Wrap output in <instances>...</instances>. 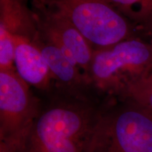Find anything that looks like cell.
Returning a JSON list of instances; mask_svg holds the SVG:
<instances>
[{"label": "cell", "instance_id": "6da1fadb", "mask_svg": "<svg viewBox=\"0 0 152 152\" xmlns=\"http://www.w3.org/2000/svg\"><path fill=\"white\" fill-rule=\"evenodd\" d=\"M18 152H90L111 100L75 97L52 90Z\"/></svg>", "mask_w": 152, "mask_h": 152}, {"label": "cell", "instance_id": "7a4b0ae2", "mask_svg": "<svg viewBox=\"0 0 152 152\" xmlns=\"http://www.w3.org/2000/svg\"><path fill=\"white\" fill-rule=\"evenodd\" d=\"M152 77V41L134 37L96 48L89 77L105 99L120 100L138 83Z\"/></svg>", "mask_w": 152, "mask_h": 152}, {"label": "cell", "instance_id": "3957f363", "mask_svg": "<svg viewBox=\"0 0 152 152\" xmlns=\"http://www.w3.org/2000/svg\"><path fill=\"white\" fill-rule=\"evenodd\" d=\"M90 152H152V111L128 99L112 101Z\"/></svg>", "mask_w": 152, "mask_h": 152}, {"label": "cell", "instance_id": "277c9868", "mask_svg": "<svg viewBox=\"0 0 152 152\" xmlns=\"http://www.w3.org/2000/svg\"><path fill=\"white\" fill-rule=\"evenodd\" d=\"M73 23L94 49L136 37L134 26L108 0H36Z\"/></svg>", "mask_w": 152, "mask_h": 152}, {"label": "cell", "instance_id": "5b68a950", "mask_svg": "<svg viewBox=\"0 0 152 152\" xmlns=\"http://www.w3.org/2000/svg\"><path fill=\"white\" fill-rule=\"evenodd\" d=\"M15 68L0 70V141L19 147L41 109L42 100Z\"/></svg>", "mask_w": 152, "mask_h": 152}, {"label": "cell", "instance_id": "8992f818", "mask_svg": "<svg viewBox=\"0 0 152 152\" xmlns=\"http://www.w3.org/2000/svg\"><path fill=\"white\" fill-rule=\"evenodd\" d=\"M38 33L58 47L89 77L94 47L72 23L58 11L30 0Z\"/></svg>", "mask_w": 152, "mask_h": 152}, {"label": "cell", "instance_id": "52a82bcc", "mask_svg": "<svg viewBox=\"0 0 152 152\" xmlns=\"http://www.w3.org/2000/svg\"><path fill=\"white\" fill-rule=\"evenodd\" d=\"M34 41L39 47L52 73L54 80L52 90L75 97L106 100L95 90L90 77L58 47L39 33Z\"/></svg>", "mask_w": 152, "mask_h": 152}, {"label": "cell", "instance_id": "ba28073f", "mask_svg": "<svg viewBox=\"0 0 152 152\" xmlns=\"http://www.w3.org/2000/svg\"><path fill=\"white\" fill-rule=\"evenodd\" d=\"M14 38L16 45L14 68L16 73L30 87L48 94L53 89L54 80L39 47L34 40Z\"/></svg>", "mask_w": 152, "mask_h": 152}, {"label": "cell", "instance_id": "9c48e42d", "mask_svg": "<svg viewBox=\"0 0 152 152\" xmlns=\"http://www.w3.org/2000/svg\"><path fill=\"white\" fill-rule=\"evenodd\" d=\"M0 30L35 40L38 28L30 0H0Z\"/></svg>", "mask_w": 152, "mask_h": 152}, {"label": "cell", "instance_id": "30bf717a", "mask_svg": "<svg viewBox=\"0 0 152 152\" xmlns=\"http://www.w3.org/2000/svg\"><path fill=\"white\" fill-rule=\"evenodd\" d=\"M133 26L144 30L152 19V0H108Z\"/></svg>", "mask_w": 152, "mask_h": 152}, {"label": "cell", "instance_id": "8fae6325", "mask_svg": "<svg viewBox=\"0 0 152 152\" xmlns=\"http://www.w3.org/2000/svg\"><path fill=\"white\" fill-rule=\"evenodd\" d=\"M128 99L152 111V77L130 88L120 100Z\"/></svg>", "mask_w": 152, "mask_h": 152}, {"label": "cell", "instance_id": "7c38bea8", "mask_svg": "<svg viewBox=\"0 0 152 152\" xmlns=\"http://www.w3.org/2000/svg\"><path fill=\"white\" fill-rule=\"evenodd\" d=\"M15 47L14 37L0 30V70L15 68Z\"/></svg>", "mask_w": 152, "mask_h": 152}, {"label": "cell", "instance_id": "4fadbf2b", "mask_svg": "<svg viewBox=\"0 0 152 152\" xmlns=\"http://www.w3.org/2000/svg\"><path fill=\"white\" fill-rule=\"evenodd\" d=\"M0 152H18V147L12 143L0 141Z\"/></svg>", "mask_w": 152, "mask_h": 152}, {"label": "cell", "instance_id": "5bb4252c", "mask_svg": "<svg viewBox=\"0 0 152 152\" xmlns=\"http://www.w3.org/2000/svg\"><path fill=\"white\" fill-rule=\"evenodd\" d=\"M144 30L148 33V35L150 36V40L152 41V19Z\"/></svg>", "mask_w": 152, "mask_h": 152}]
</instances>
